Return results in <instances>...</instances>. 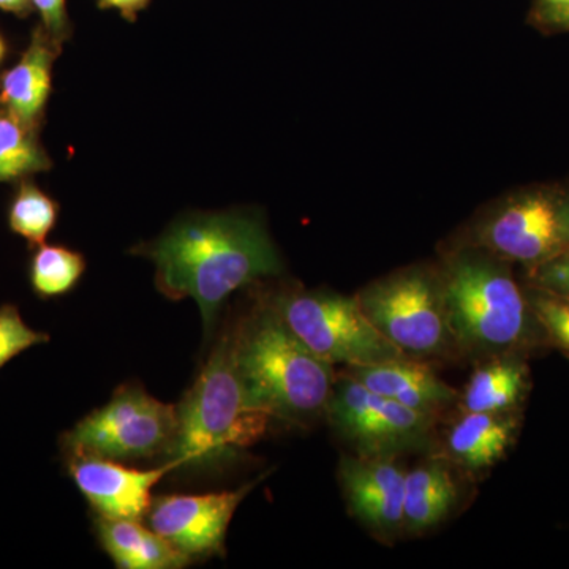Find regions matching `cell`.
<instances>
[{
  "label": "cell",
  "instance_id": "24",
  "mask_svg": "<svg viewBox=\"0 0 569 569\" xmlns=\"http://www.w3.org/2000/svg\"><path fill=\"white\" fill-rule=\"evenodd\" d=\"M530 274L535 288L569 298V249L531 269Z\"/></svg>",
  "mask_w": 569,
  "mask_h": 569
},
{
  "label": "cell",
  "instance_id": "28",
  "mask_svg": "<svg viewBox=\"0 0 569 569\" xmlns=\"http://www.w3.org/2000/svg\"><path fill=\"white\" fill-rule=\"evenodd\" d=\"M32 9L31 0H0V10L17 14L20 18L29 17Z\"/></svg>",
  "mask_w": 569,
  "mask_h": 569
},
{
  "label": "cell",
  "instance_id": "12",
  "mask_svg": "<svg viewBox=\"0 0 569 569\" xmlns=\"http://www.w3.org/2000/svg\"><path fill=\"white\" fill-rule=\"evenodd\" d=\"M173 463L138 470L116 460L70 456L69 471L86 500L100 518L140 520L152 503L153 486L174 470Z\"/></svg>",
  "mask_w": 569,
  "mask_h": 569
},
{
  "label": "cell",
  "instance_id": "29",
  "mask_svg": "<svg viewBox=\"0 0 569 569\" xmlns=\"http://www.w3.org/2000/svg\"><path fill=\"white\" fill-rule=\"evenodd\" d=\"M7 52V44L6 41H3L2 36H0V62L3 61V58H6Z\"/></svg>",
  "mask_w": 569,
  "mask_h": 569
},
{
  "label": "cell",
  "instance_id": "18",
  "mask_svg": "<svg viewBox=\"0 0 569 569\" xmlns=\"http://www.w3.org/2000/svg\"><path fill=\"white\" fill-rule=\"evenodd\" d=\"M97 529L100 545L118 568L179 569L190 563L189 556L138 520L100 518Z\"/></svg>",
  "mask_w": 569,
  "mask_h": 569
},
{
  "label": "cell",
  "instance_id": "14",
  "mask_svg": "<svg viewBox=\"0 0 569 569\" xmlns=\"http://www.w3.org/2000/svg\"><path fill=\"white\" fill-rule=\"evenodd\" d=\"M61 51L62 44L39 26L20 61L0 78V108L31 129H39L43 119L51 93L52 66Z\"/></svg>",
  "mask_w": 569,
  "mask_h": 569
},
{
  "label": "cell",
  "instance_id": "5",
  "mask_svg": "<svg viewBox=\"0 0 569 569\" xmlns=\"http://www.w3.org/2000/svg\"><path fill=\"white\" fill-rule=\"evenodd\" d=\"M356 298L370 323L410 358L460 359L438 271L403 269Z\"/></svg>",
  "mask_w": 569,
  "mask_h": 569
},
{
  "label": "cell",
  "instance_id": "19",
  "mask_svg": "<svg viewBox=\"0 0 569 569\" xmlns=\"http://www.w3.org/2000/svg\"><path fill=\"white\" fill-rule=\"evenodd\" d=\"M51 167L37 130L0 108V182L24 181L29 176L51 170Z\"/></svg>",
  "mask_w": 569,
  "mask_h": 569
},
{
  "label": "cell",
  "instance_id": "11",
  "mask_svg": "<svg viewBox=\"0 0 569 569\" xmlns=\"http://www.w3.org/2000/svg\"><path fill=\"white\" fill-rule=\"evenodd\" d=\"M396 462L343 456L337 471L350 515L387 545L403 537L407 470Z\"/></svg>",
  "mask_w": 569,
  "mask_h": 569
},
{
  "label": "cell",
  "instance_id": "22",
  "mask_svg": "<svg viewBox=\"0 0 569 569\" xmlns=\"http://www.w3.org/2000/svg\"><path fill=\"white\" fill-rule=\"evenodd\" d=\"M50 336L33 331L13 305L0 307V369L29 348L47 343Z\"/></svg>",
  "mask_w": 569,
  "mask_h": 569
},
{
  "label": "cell",
  "instance_id": "21",
  "mask_svg": "<svg viewBox=\"0 0 569 569\" xmlns=\"http://www.w3.org/2000/svg\"><path fill=\"white\" fill-rule=\"evenodd\" d=\"M59 204L32 182H22L9 209V227L29 246L44 244L58 222Z\"/></svg>",
  "mask_w": 569,
  "mask_h": 569
},
{
  "label": "cell",
  "instance_id": "25",
  "mask_svg": "<svg viewBox=\"0 0 569 569\" xmlns=\"http://www.w3.org/2000/svg\"><path fill=\"white\" fill-rule=\"evenodd\" d=\"M33 9L39 11L41 26L58 43L69 40L71 26L67 13V0H31Z\"/></svg>",
  "mask_w": 569,
  "mask_h": 569
},
{
  "label": "cell",
  "instance_id": "2",
  "mask_svg": "<svg viewBox=\"0 0 569 569\" xmlns=\"http://www.w3.org/2000/svg\"><path fill=\"white\" fill-rule=\"evenodd\" d=\"M438 274L460 359L478 365L526 356L549 342L507 260L479 246L463 247L449 254Z\"/></svg>",
  "mask_w": 569,
  "mask_h": 569
},
{
  "label": "cell",
  "instance_id": "3",
  "mask_svg": "<svg viewBox=\"0 0 569 569\" xmlns=\"http://www.w3.org/2000/svg\"><path fill=\"white\" fill-rule=\"evenodd\" d=\"M231 343L254 408L299 425L325 415L336 383L335 366L312 353L274 306L257 310L231 336Z\"/></svg>",
  "mask_w": 569,
  "mask_h": 569
},
{
  "label": "cell",
  "instance_id": "16",
  "mask_svg": "<svg viewBox=\"0 0 569 569\" xmlns=\"http://www.w3.org/2000/svg\"><path fill=\"white\" fill-rule=\"evenodd\" d=\"M455 463L436 456L407 470L403 498V537H419L436 529L456 511L462 486Z\"/></svg>",
  "mask_w": 569,
  "mask_h": 569
},
{
  "label": "cell",
  "instance_id": "7",
  "mask_svg": "<svg viewBox=\"0 0 569 569\" xmlns=\"http://www.w3.org/2000/svg\"><path fill=\"white\" fill-rule=\"evenodd\" d=\"M325 417L355 456L366 459H399L430 451L440 421L370 391L346 372L336 378Z\"/></svg>",
  "mask_w": 569,
  "mask_h": 569
},
{
  "label": "cell",
  "instance_id": "17",
  "mask_svg": "<svg viewBox=\"0 0 569 569\" xmlns=\"http://www.w3.org/2000/svg\"><path fill=\"white\" fill-rule=\"evenodd\" d=\"M530 391V370L523 356L509 355L478 362L458 407L475 413H512Z\"/></svg>",
  "mask_w": 569,
  "mask_h": 569
},
{
  "label": "cell",
  "instance_id": "30",
  "mask_svg": "<svg viewBox=\"0 0 569 569\" xmlns=\"http://www.w3.org/2000/svg\"><path fill=\"white\" fill-rule=\"evenodd\" d=\"M569 0H541V3H568Z\"/></svg>",
  "mask_w": 569,
  "mask_h": 569
},
{
  "label": "cell",
  "instance_id": "1",
  "mask_svg": "<svg viewBox=\"0 0 569 569\" xmlns=\"http://www.w3.org/2000/svg\"><path fill=\"white\" fill-rule=\"evenodd\" d=\"M134 252L156 264L160 293L197 302L206 331L234 291L282 269L263 223L236 212L187 217Z\"/></svg>",
  "mask_w": 569,
  "mask_h": 569
},
{
  "label": "cell",
  "instance_id": "4",
  "mask_svg": "<svg viewBox=\"0 0 569 569\" xmlns=\"http://www.w3.org/2000/svg\"><path fill=\"white\" fill-rule=\"evenodd\" d=\"M271 419L250 403L236 369L231 336H224L178 407L170 462L176 468L223 462L257 443Z\"/></svg>",
  "mask_w": 569,
  "mask_h": 569
},
{
  "label": "cell",
  "instance_id": "26",
  "mask_svg": "<svg viewBox=\"0 0 569 569\" xmlns=\"http://www.w3.org/2000/svg\"><path fill=\"white\" fill-rule=\"evenodd\" d=\"M539 24L556 31H569V2L568 3H541L535 11Z\"/></svg>",
  "mask_w": 569,
  "mask_h": 569
},
{
  "label": "cell",
  "instance_id": "6",
  "mask_svg": "<svg viewBox=\"0 0 569 569\" xmlns=\"http://www.w3.org/2000/svg\"><path fill=\"white\" fill-rule=\"evenodd\" d=\"M272 306L298 339L329 365L370 366L407 358L370 323L356 296L290 291Z\"/></svg>",
  "mask_w": 569,
  "mask_h": 569
},
{
  "label": "cell",
  "instance_id": "13",
  "mask_svg": "<svg viewBox=\"0 0 569 569\" xmlns=\"http://www.w3.org/2000/svg\"><path fill=\"white\" fill-rule=\"evenodd\" d=\"M343 372L377 395L438 419L459 403V391L441 380L429 362L410 356L380 365L348 366Z\"/></svg>",
  "mask_w": 569,
  "mask_h": 569
},
{
  "label": "cell",
  "instance_id": "15",
  "mask_svg": "<svg viewBox=\"0 0 569 569\" xmlns=\"http://www.w3.org/2000/svg\"><path fill=\"white\" fill-rule=\"evenodd\" d=\"M519 418L512 413L466 411L449 427L441 458L468 475H481L507 456L518 437Z\"/></svg>",
  "mask_w": 569,
  "mask_h": 569
},
{
  "label": "cell",
  "instance_id": "23",
  "mask_svg": "<svg viewBox=\"0 0 569 569\" xmlns=\"http://www.w3.org/2000/svg\"><path fill=\"white\" fill-rule=\"evenodd\" d=\"M527 298L539 323L545 328L549 342L569 351V298L531 288Z\"/></svg>",
  "mask_w": 569,
  "mask_h": 569
},
{
  "label": "cell",
  "instance_id": "20",
  "mask_svg": "<svg viewBox=\"0 0 569 569\" xmlns=\"http://www.w3.org/2000/svg\"><path fill=\"white\" fill-rule=\"evenodd\" d=\"M86 271L84 257L63 246H40L33 253L29 279L41 299L70 293Z\"/></svg>",
  "mask_w": 569,
  "mask_h": 569
},
{
  "label": "cell",
  "instance_id": "27",
  "mask_svg": "<svg viewBox=\"0 0 569 569\" xmlns=\"http://www.w3.org/2000/svg\"><path fill=\"white\" fill-rule=\"evenodd\" d=\"M151 0H97L100 9L118 10L121 13L123 20L134 21L137 20L138 13L144 10L149 6Z\"/></svg>",
  "mask_w": 569,
  "mask_h": 569
},
{
  "label": "cell",
  "instance_id": "8",
  "mask_svg": "<svg viewBox=\"0 0 569 569\" xmlns=\"http://www.w3.org/2000/svg\"><path fill=\"white\" fill-rule=\"evenodd\" d=\"M178 407L160 402L140 387H122L110 402L63 436L70 456L111 460L152 458L173 447Z\"/></svg>",
  "mask_w": 569,
  "mask_h": 569
},
{
  "label": "cell",
  "instance_id": "10",
  "mask_svg": "<svg viewBox=\"0 0 569 569\" xmlns=\"http://www.w3.org/2000/svg\"><path fill=\"white\" fill-rule=\"evenodd\" d=\"M257 482L228 492L164 496L152 500L149 526L176 549L192 557L222 553L236 508Z\"/></svg>",
  "mask_w": 569,
  "mask_h": 569
},
{
  "label": "cell",
  "instance_id": "9",
  "mask_svg": "<svg viewBox=\"0 0 569 569\" xmlns=\"http://www.w3.org/2000/svg\"><path fill=\"white\" fill-rule=\"evenodd\" d=\"M529 271L569 249V192L535 187L512 194L482 220L477 244Z\"/></svg>",
  "mask_w": 569,
  "mask_h": 569
}]
</instances>
